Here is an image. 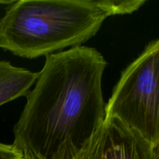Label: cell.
Here are the masks:
<instances>
[{
	"label": "cell",
	"instance_id": "6da1fadb",
	"mask_svg": "<svg viewBox=\"0 0 159 159\" xmlns=\"http://www.w3.org/2000/svg\"><path fill=\"white\" fill-rule=\"evenodd\" d=\"M107 62L94 48L47 56L13 128V145L49 159L68 144L79 152L105 120L102 80Z\"/></svg>",
	"mask_w": 159,
	"mask_h": 159
},
{
	"label": "cell",
	"instance_id": "7a4b0ae2",
	"mask_svg": "<svg viewBox=\"0 0 159 159\" xmlns=\"http://www.w3.org/2000/svg\"><path fill=\"white\" fill-rule=\"evenodd\" d=\"M146 0H17L0 19V48L34 59L82 46L106 19L135 12Z\"/></svg>",
	"mask_w": 159,
	"mask_h": 159
},
{
	"label": "cell",
	"instance_id": "3957f363",
	"mask_svg": "<svg viewBox=\"0 0 159 159\" xmlns=\"http://www.w3.org/2000/svg\"><path fill=\"white\" fill-rule=\"evenodd\" d=\"M159 40H152L121 73L105 107L115 117L159 146Z\"/></svg>",
	"mask_w": 159,
	"mask_h": 159
},
{
	"label": "cell",
	"instance_id": "277c9868",
	"mask_svg": "<svg viewBox=\"0 0 159 159\" xmlns=\"http://www.w3.org/2000/svg\"><path fill=\"white\" fill-rule=\"evenodd\" d=\"M75 159H159V146L152 145L116 118H105Z\"/></svg>",
	"mask_w": 159,
	"mask_h": 159
},
{
	"label": "cell",
	"instance_id": "5b68a950",
	"mask_svg": "<svg viewBox=\"0 0 159 159\" xmlns=\"http://www.w3.org/2000/svg\"><path fill=\"white\" fill-rule=\"evenodd\" d=\"M38 72L0 61V107L3 104L26 96L34 85Z\"/></svg>",
	"mask_w": 159,
	"mask_h": 159
},
{
	"label": "cell",
	"instance_id": "8992f818",
	"mask_svg": "<svg viewBox=\"0 0 159 159\" xmlns=\"http://www.w3.org/2000/svg\"><path fill=\"white\" fill-rule=\"evenodd\" d=\"M23 153L13 144L0 143V159H23Z\"/></svg>",
	"mask_w": 159,
	"mask_h": 159
},
{
	"label": "cell",
	"instance_id": "52a82bcc",
	"mask_svg": "<svg viewBox=\"0 0 159 159\" xmlns=\"http://www.w3.org/2000/svg\"><path fill=\"white\" fill-rule=\"evenodd\" d=\"M77 152L72 146L67 144L62 148L60 152L51 157L49 159H75V155Z\"/></svg>",
	"mask_w": 159,
	"mask_h": 159
},
{
	"label": "cell",
	"instance_id": "ba28073f",
	"mask_svg": "<svg viewBox=\"0 0 159 159\" xmlns=\"http://www.w3.org/2000/svg\"><path fill=\"white\" fill-rule=\"evenodd\" d=\"M23 159H40L37 158L35 155H32L30 153H23Z\"/></svg>",
	"mask_w": 159,
	"mask_h": 159
},
{
	"label": "cell",
	"instance_id": "9c48e42d",
	"mask_svg": "<svg viewBox=\"0 0 159 159\" xmlns=\"http://www.w3.org/2000/svg\"><path fill=\"white\" fill-rule=\"evenodd\" d=\"M12 1H0V4H5V5H8L9 4L10 2H12Z\"/></svg>",
	"mask_w": 159,
	"mask_h": 159
}]
</instances>
